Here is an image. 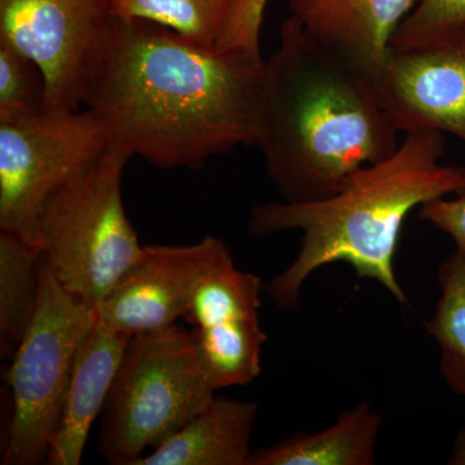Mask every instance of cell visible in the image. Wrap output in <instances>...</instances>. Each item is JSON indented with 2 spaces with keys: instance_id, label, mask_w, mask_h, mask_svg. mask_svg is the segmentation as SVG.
<instances>
[{
  "instance_id": "1",
  "label": "cell",
  "mask_w": 465,
  "mask_h": 465,
  "mask_svg": "<svg viewBox=\"0 0 465 465\" xmlns=\"http://www.w3.org/2000/svg\"><path fill=\"white\" fill-rule=\"evenodd\" d=\"M264 90L262 54L115 18L84 106L103 121L110 148L163 170H201L237 146H256Z\"/></svg>"
},
{
  "instance_id": "2",
  "label": "cell",
  "mask_w": 465,
  "mask_h": 465,
  "mask_svg": "<svg viewBox=\"0 0 465 465\" xmlns=\"http://www.w3.org/2000/svg\"><path fill=\"white\" fill-rule=\"evenodd\" d=\"M400 134L375 79L287 17L265 60L256 143L284 201L330 197L361 168L393 154Z\"/></svg>"
},
{
  "instance_id": "3",
  "label": "cell",
  "mask_w": 465,
  "mask_h": 465,
  "mask_svg": "<svg viewBox=\"0 0 465 465\" xmlns=\"http://www.w3.org/2000/svg\"><path fill=\"white\" fill-rule=\"evenodd\" d=\"M443 154V134L409 131L393 154L361 168L330 197L256 204L247 225L251 237L302 232L299 255L264 284L266 296L283 311H296L308 278L324 265L344 262L406 304L394 272L406 217L428 202L465 195V168L442 163Z\"/></svg>"
},
{
  "instance_id": "4",
  "label": "cell",
  "mask_w": 465,
  "mask_h": 465,
  "mask_svg": "<svg viewBox=\"0 0 465 465\" xmlns=\"http://www.w3.org/2000/svg\"><path fill=\"white\" fill-rule=\"evenodd\" d=\"M191 331L173 323L136 333L103 410L97 451L110 464L136 465L215 400Z\"/></svg>"
},
{
  "instance_id": "5",
  "label": "cell",
  "mask_w": 465,
  "mask_h": 465,
  "mask_svg": "<svg viewBox=\"0 0 465 465\" xmlns=\"http://www.w3.org/2000/svg\"><path fill=\"white\" fill-rule=\"evenodd\" d=\"M130 159L108 146L87 173L48 198L39 219L42 258L61 286L90 307L106 298L145 251L122 200Z\"/></svg>"
},
{
  "instance_id": "6",
  "label": "cell",
  "mask_w": 465,
  "mask_h": 465,
  "mask_svg": "<svg viewBox=\"0 0 465 465\" xmlns=\"http://www.w3.org/2000/svg\"><path fill=\"white\" fill-rule=\"evenodd\" d=\"M94 322V308L64 289L41 255L38 308L5 375L14 416L3 464L47 460L76 356Z\"/></svg>"
},
{
  "instance_id": "7",
  "label": "cell",
  "mask_w": 465,
  "mask_h": 465,
  "mask_svg": "<svg viewBox=\"0 0 465 465\" xmlns=\"http://www.w3.org/2000/svg\"><path fill=\"white\" fill-rule=\"evenodd\" d=\"M108 146L105 125L88 108L0 116L2 232L39 250L45 202L87 173Z\"/></svg>"
},
{
  "instance_id": "8",
  "label": "cell",
  "mask_w": 465,
  "mask_h": 465,
  "mask_svg": "<svg viewBox=\"0 0 465 465\" xmlns=\"http://www.w3.org/2000/svg\"><path fill=\"white\" fill-rule=\"evenodd\" d=\"M114 24L110 0H0V43L41 67L47 109L85 105Z\"/></svg>"
},
{
  "instance_id": "9",
  "label": "cell",
  "mask_w": 465,
  "mask_h": 465,
  "mask_svg": "<svg viewBox=\"0 0 465 465\" xmlns=\"http://www.w3.org/2000/svg\"><path fill=\"white\" fill-rule=\"evenodd\" d=\"M375 84L400 133L439 131L465 143V21L394 33Z\"/></svg>"
},
{
  "instance_id": "10",
  "label": "cell",
  "mask_w": 465,
  "mask_h": 465,
  "mask_svg": "<svg viewBox=\"0 0 465 465\" xmlns=\"http://www.w3.org/2000/svg\"><path fill=\"white\" fill-rule=\"evenodd\" d=\"M262 291L260 277L238 269L231 253L195 290L183 320L193 326L202 369L215 390L250 384L262 371Z\"/></svg>"
},
{
  "instance_id": "11",
  "label": "cell",
  "mask_w": 465,
  "mask_h": 465,
  "mask_svg": "<svg viewBox=\"0 0 465 465\" xmlns=\"http://www.w3.org/2000/svg\"><path fill=\"white\" fill-rule=\"evenodd\" d=\"M229 253L213 235L188 246H145L143 258L94 307L97 322L131 336L176 323L203 278Z\"/></svg>"
},
{
  "instance_id": "12",
  "label": "cell",
  "mask_w": 465,
  "mask_h": 465,
  "mask_svg": "<svg viewBox=\"0 0 465 465\" xmlns=\"http://www.w3.org/2000/svg\"><path fill=\"white\" fill-rule=\"evenodd\" d=\"M419 0H290L305 32L376 78L391 38Z\"/></svg>"
},
{
  "instance_id": "13",
  "label": "cell",
  "mask_w": 465,
  "mask_h": 465,
  "mask_svg": "<svg viewBox=\"0 0 465 465\" xmlns=\"http://www.w3.org/2000/svg\"><path fill=\"white\" fill-rule=\"evenodd\" d=\"M133 336L94 322L76 356L63 415L52 437L50 465H79L92 424L105 407Z\"/></svg>"
},
{
  "instance_id": "14",
  "label": "cell",
  "mask_w": 465,
  "mask_h": 465,
  "mask_svg": "<svg viewBox=\"0 0 465 465\" xmlns=\"http://www.w3.org/2000/svg\"><path fill=\"white\" fill-rule=\"evenodd\" d=\"M258 405L216 399L136 465H249Z\"/></svg>"
},
{
  "instance_id": "15",
  "label": "cell",
  "mask_w": 465,
  "mask_h": 465,
  "mask_svg": "<svg viewBox=\"0 0 465 465\" xmlns=\"http://www.w3.org/2000/svg\"><path fill=\"white\" fill-rule=\"evenodd\" d=\"M381 423L374 407L360 402L326 430L295 434L252 452L249 465H371Z\"/></svg>"
},
{
  "instance_id": "16",
  "label": "cell",
  "mask_w": 465,
  "mask_h": 465,
  "mask_svg": "<svg viewBox=\"0 0 465 465\" xmlns=\"http://www.w3.org/2000/svg\"><path fill=\"white\" fill-rule=\"evenodd\" d=\"M41 251L0 232V341L2 357L12 358L25 335L39 302Z\"/></svg>"
},
{
  "instance_id": "17",
  "label": "cell",
  "mask_w": 465,
  "mask_h": 465,
  "mask_svg": "<svg viewBox=\"0 0 465 465\" xmlns=\"http://www.w3.org/2000/svg\"><path fill=\"white\" fill-rule=\"evenodd\" d=\"M440 298L427 330L440 349V371L465 399V256L457 252L439 269Z\"/></svg>"
},
{
  "instance_id": "18",
  "label": "cell",
  "mask_w": 465,
  "mask_h": 465,
  "mask_svg": "<svg viewBox=\"0 0 465 465\" xmlns=\"http://www.w3.org/2000/svg\"><path fill=\"white\" fill-rule=\"evenodd\" d=\"M118 20L166 27L204 47H216L231 0H110Z\"/></svg>"
},
{
  "instance_id": "19",
  "label": "cell",
  "mask_w": 465,
  "mask_h": 465,
  "mask_svg": "<svg viewBox=\"0 0 465 465\" xmlns=\"http://www.w3.org/2000/svg\"><path fill=\"white\" fill-rule=\"evenodd\" d=\"M47 109L41 67L0 43V116L33 114Z\"/></svg>"
},
{
  "instance_id": "20",
  "label": "cell",
  "mask_w": 465,
  "mask_h": 465,
  "mask_svg": "<svg viewBox=\"0 0 465 465\" xmlns=\"http://www.w3.org/2000/svg\"><path fill=\"white\" fill-rule=\"evenodd\" d=\"M269 0H231L222 35L216 47L219 50L260 52V33Z\"/></svg>"
},
{
  "instance_id": "21",
  "label": "cell",
  "mask_w": 465,
  "mask_h": 465,
  "mask_svg": "<svg viewBox=\"0 0 465 465\" xmlns=\"http://www.w3.org/2000/svg\"><path fill=\"white\" fill-rule=\"evenodd\" d=\"M419 219L448 234L465 256V195L428 202L419 208Z\"/></svg>"
},
{
  "instance_id": "22",
  "label": "cell",
  "mask_w": 465,
  "mask_h": 465,
  "mask_svg": "<svg viewBox=\"0 0 465 465\" xmlns=\"http://www.w3.org/2000/svg\"><path fill=\"white\" fill-rule=\"evenodd\" d=\"M461 21H465V0H419L396 32H421Z\"/></svg>"
}]
</instances>
